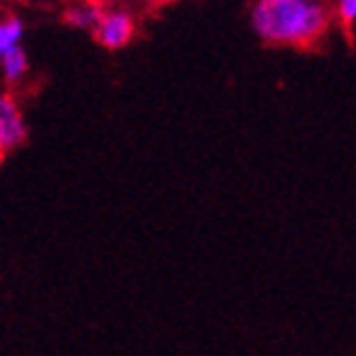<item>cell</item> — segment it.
<instances>
[{"mask_svg": "<svg viewBox=\"0 0 356 356\" xmlns=\"http://www.w3.org/2000/svg\"><path fill=\"white\" fill-rule=\"evenodd\" d=\"M329 0H255L250 25L260 40L280 47H309L332 28Z\"/></svg>", "mask_w": 356, "mask_h": 356, "instance_id": "6da1fadb", "label": "cell"}, {"mask_svg": "<svg viewBox=\"0 0 356 356\" xmlns=\"http://www.w3.org/2000/svg\"><path fill=\"white\" fill-rule=\"evenodd\" d=\"M95 40L106 50H122L134 38V17L124 10H106L95 30Z\"/></svg>", "mask_w": 356, "mask_h": 356, "instance_id": "7a4b0ae2", "label": "cell"}, {"mask_svg": "<svg viewBox=\"0 0 356 356\" xmlns=\"http://www.w3.org/2000/svg\"><path fill=\"white\" fill-rule=\"evenodd\" d=\"M0 131H3V144L8 149H15L28 136V127L20 114V106L10 95H0Z\"/></svg>", "mask_w": 356, "mask_h": 356, "instance_id": "3957f363", "label": "cell"}, {"mask_svg": "<svg viewBox=\"0 0 356 356\" xmlns=\"http://www.w3.org/2000/svg\"><path fill=\"white\" fill-rule=\"evenodd\" d=\"M104 8L97 0H77L65 10V22L79 30H95L104 17Z\"/></svg>", "mask_w": 356, "mask_h": 356, "instance_id": "277c9868", "label": "cell"}, {"mask_svg": "<svg viewBox=\"0 0 356 356\" xmlns=\"http://www.w3.org/2000/svg\"><path fill=\"white\" fill-rule=\"evenodd\" d=\"M22 38H25V22L17 15H8L0 20V57L6 52L20 47Z\"/></svg>", "mask_w": 356, "mask_h": 356, "instance_id": "5b68a950", "label": "cell"}, {"mask_svg": "<svg viewBox=\"0 0 356 356\" xmlns=\"http://www.w3.org/2000/svg\"><path fill=\"white\" fill-rule=\"evenodd\" d=\"M0 70H3V77L8 82H20L25 77V72H28V55H25V50L15 47V50L6 52V55L0 57Z\"/></svg>", "mask_w": 356, "mask_h": 356, "instance_id": "8992f818", "label": "cell"}, {"mask_svg": "<svg viewBox=\"0 0 356 356\" xmlns=\"http://www.w3.org/2000/svg\"><path fill=\"white\" fill-rule=\"evenodd\" d=\"M332 8H334V17L351 28L356 25V0H332Z\"/></svg>", "mask_w": 356, "mask_h": 356, "instance_id": "52a82bcc", "label": "cell"}, {"mask_svg": "<svg viewBox=\"0 0 356 356\" xmlns=\"http://www.w3.org/2000/svg\"><path fill=\"white\" fill-rule=\"evenodd\" d=\"M6 151V144H3V131H0V154Z\"/></svg>", "mask_w": 356, "mask_h": 356, "instance_id": "ba28073f", "label": "cell"}, {"mask_svg": "<svg viewBox=\"0 0 356 356\" xmlns=\"http://www.w3.org/2000/svg\"><path fill=\"white\" fill-rule=\"evenodd\" d=\"M0 3H3V0H0Z\"/></svg>", "mask_w": 356, "mask_h": 356, "instance_id": "9c48e42d", "label": "cell"}]
</instances>
